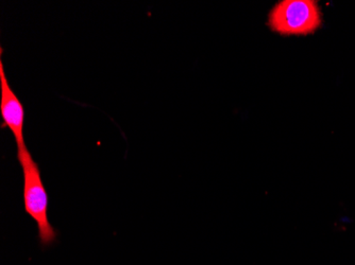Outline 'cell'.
I'll use <instances>...</instances> for the list:
<instances>
[{
	"label": "cell",
	"mask_w": 355,
	"mask_h": 265,
	"mask_svg": "<svg viewBox=\"0 0 355 265\" xmlns=\"http://www.w3.org/2000/svg\"><path fill=\"white\" fill-rule=\"evenodd\" d=\"M0 89H1L0 111L3 117L1 127H8L12 131L17 143V149L27 147L25 143V137H24L25 107L10 86L5 68H3V60H0Z\"/></svg>",
	"instance_id": "obj_3"
},
{
	"label": "cell",
	"mask_w": 355,
	"mask_h": 265,
	"mask_svg": "<svg viewBox=\"0 0 355 265\" xmlns=\"http://www.w3.org/2000/svg\"><path fill=\"white\" fill-rule=\"evenodd\" d=\"M17 159L23 169L25 211L37 222L40 243L49 246L55 242L58 232L48 219L49 197L44 186L41 170L27 147L17 149Z\"/></svg>",
	"instance_id": "obj_1"
},
{
	"label": "cell",
	"mask_w": 355,
	"mask_h": 265,
	"mask_svg": "<svg viewBox=\"0 0 355 265\" xmlns=\"http://www.w3.org/2000/svg\"><path fill=\"white\" fill-rule=\"evenodd\" d=\"M269 26L282 35H306L321 26L320 9L312 0H285L271 10Z\"/></svg>",
	"instance_id": "obj_2"
}]
</instances>
